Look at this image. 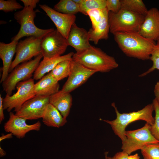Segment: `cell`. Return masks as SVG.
Listing matches in <instances>:
<instances>
[{"label":"cell","mask_w":159,"mask_h":159,"mask_svg":"<svg viewBox=\"0 0 159 159\" xmlns=\"http://www.w3.org/2000/svg\"><path fill=\"white\" fill-rule=\"evenodd\" d=\"M73 52L52 58L43 59L34 73L33 79L38 80L41 79L47 73L50 72L60 62L72 60Z\"/></svg>","instance_id":"cell-19"},{"label":"cell","mask_w":159,"mask_h":159,"mask_svg":"<svg viewBox=\"0 0 159 159\" xmlns=\"http://www.w3.org/2000/svg\"><path fill=\"white\" fill-rule=\"evenodd\" d=\"M59 86L49 72L34 84V91L36 95L50 97L59 91Z\"/></svg>","instance_id":"cell-18"},{"label":"cell","mask_w":159,"mask_h":159,"mask_svg":"<svg viewBox=\"0 0 159 159\" xmlns=\"http://www.w3.org/2000/svg\"><path fill=\"white\" fill-rule=\"evenodd\" d=\"M96 72L72 60L70 73L62 90L70 93L84 83Z\"/></svg>","instance_id":"cell-12"},{"label":"cell","mask_w":159,"mask_h":159,"mask_svg":"<svg viewBox=\"0 0 159 159\" xmlns=\"http://www.w3.org/2000/svg\"><path fill=\"white\" fill-rule=\"evenodd\" d=\"M141 150L144 159H159V143L147 145Z\"/></svg>","instance_id":"cell-27"},{"label":"cell","mask_w":159,"mask_h":159,"mask_svg":"<svg viewBox=\"0 0 159 159\" xmlns=\"http://www.w3.org/2000/svg\"><path fill=\"white\" fill-rule=\"evenodd\" d=\"M42 122L48 127L59 128L67 122L59 112L50 103L48 105L42 117Z\"/></svg>","instance_id":"cell-21"},{"label":"cell","mask_w":159,"mask_h":159,"mask_svg":"<svg viewBox=\"0 0 159 159\" xmlns=\"http://www.w3.org/2000/svg\"><path fill=\"white\" fill-rule=\"evenodd\" d=\"M53 9L58 12L67 14L75 15L80 12L79 5L73 0H60L54 5Z\"/></svg>","instance_id":"cell-24"},{"label":"cell","mask_w":159,"mask_h":159,"mask_svg":"<svg viewBox=\"0 0 159 159\" xmlns=\"http://www.w3.org/2000/svg\"><path fill=\"white\" fill-rule=\"evenodd\" d=\"M42 57L41 54L33 59L19 64L10 72L2 83L3 90L6 94L11 95L12 91L18 83L31 78Z\"/></svg>","instance_id":"cell-6"},{"label":"cell","mask_w":159,"mask_h":159,"mask_svg":"<svg viewBox=\"0 0 159 159\" xmlns=\"http://www.w3.org/2000/svg\"><path fill=\"white\" fill-rule=\"evenodd\" d=\"M18 41L13 40L9 43L0 42V58L3 62L2 74L0 83L3 82L7 77L12 62L13 56L16 53Z\"/></svg>","instance_id":"cell-17"},{"label":"cell","mask_w":159,"mask_h":159,"mask_svg":"<svg viewBox=\"0 0 159 159\" xmlns=\"http://www.w3.org/2000/svg\"><path fill=\"white\" fill-rule=\"evenodd\" d=\"M121 8L145 16L148 10L142 0H121Z\"/></svg>","instance_id":"cell-25"},{"label":"cell","mask_w":159,"mask_h":159,"mask_svg":"<svg viewBox=\"0 0 159 159\" xmlns=\"http://www.w3.org/2000/svg\"><path fill=\"white\" fill-rule=\"evenodd\" d=\"M6 155V152L2 148L1 146H0V157H3Z\"/></svg>","instance_id":"cell-39"},{"label":"cell","mask_w":159,"mask_h":159,"mask_svg":"<svg viewBox=\"0 0 159 159\" xmlns=\"http://www.w3.org/2000/svg\"><path fill=\"white\" fill-rule=\"evenodd\" d=\"M37 11L31 7H24L22 9L15 12L14 18L20 26L17 34L12 38V41H18L24 37L34 36L43 38L46 34L54 29H40L34 23Z\"/></svg>","instance_id":"cell-5"},{"label":"cell","mask_w":159,"mask_h":159,"mask_svg":"<svg viewBox=\"0 0 159 159\" xmlns=\"http://www.w3.org/2000/svg\"><path fill=\"white\" fill-rule=\"evenodd\" d=\"M42 38L32 36L18 42L16 56L11 66L9 72L20 63L29 61L33 57L41 54L40 45Z\"/></svg>","instance_id":"cell-10"},{"label":"cell","mask_w":159,"mask_h":159,"mask_svg":"<svg viewBox=\"0 0 159 159\" xmlns=\"http://www.w3.org/2000/svg\"><path fill=\"white\" fill-rule=\"evenodd\" d=\"M24 7L15 0H0V10L6 13L23 9Z\"/></svg>","instance_id":"cell-31"},{"label":"cell","mask_w":159,"mask_h":159,"mask_svg":"<svg viewBox=\"0 0 159 159\" xmlns=\"http://www.w3.org/2000/svg\"><path fill=\"white\" fill-rule=\"evenodd\" d=\"M105 159H107L105 157Z\"/></svg>","instance_id":"cell-40"},{"label":"cell","mask_w":159,"mask_h":159,"mask_svg":"<svg viewBox=\"0 0 159 159\" xmlns=\"http://www.w3.org/2000/svg\"><path fill=\"white\" fill-rule=\"evenodd\" d=\"M149 59L152 62V66L146 71L140 74L139 76V77L145 76L155 69L159 70V39L156 41V44Z\"/></svg>","instance_id":"cell-28"},{"label":"cell","mask_w":159,"mask_h":159,"mask_svg":"<svg viewBox=\"0 0 159 159\" xmlns=\"http://www.w3.org/2000/svg\"><path fill=\"white\" fill-rule=\"evenodd\" d=\"M49 103V97L36 95L24 103L15 114L26 120L42 118Z\"/></svg>","instance_id":"cell-11"},{"label":"cell","mask_w":159,"mask_h":159,"mask_svg":"<svg viewBox=\"0 0 159 159\" xmlns=\"http://www.w3.org/2000/svg\"><path fill=\"white\" fill-rule=\"evenodd\" d=\"M154 92L155 99L159 104V81L157 82L155 85Z\"/></svg>","instance_id":"cell-36"},{"label":"cell","mask_w":159,"mask_h":159,"mask_svg":"<svg viewBox=\"0 0 159 159\" xmlns=\"http://www.w3.org/2000/svg\"><path fill=\"white\" fill-rule=\"evenodd\" d=\"M106 8L108 12H118L121 9V0H106Z\"/></svg>","instance_id":"cell-32"},{"label":"cell","mask_w":159,"mask_h":159,"mask_svg":"<svg viewBox=\"0 0 159 159\" xmlns=\"http://www.w3.org/2000/svg\"><path fill=\"white\" fill-rule=\"evenodd\" d=\"M39 6L53 21L57 30L67 39L72 26L75 23V15L58 12L45 4H39Z\"/></svg>","instance_id":"cell-14"},{"label":"cell","mask_w":159,"mask_h":159,"mask_svg":"<svg viewBox=\"0 0 159 159\" xmlns=\"http://www.w3.org/2000/svg\"><path fill=\"white\" fill-rule=\"evenodd\" d=\"M68 46L67 39L57 29H54L41 40L40 47L43 59L62 56Z\"/></svg>","instance_id":"cell-9"},{"label":"cell","mask_w":159,"mask_h":159,"mask_svg":"<svg viewBox=\"0 0 159 159\" xmlns=\"http://www.w3.org/2000/svg\"><path fill=\"white\" fill-rule=\"evenodd\" d=\"M116 113V117L112 120H102L111 126L115 134L121 140L122 142L126 139L124 132L126 127L130 123L138 120H143L146 122L150 125L154 122V117L153 116V112L154 111L153 104L148 105L141 110L137 111H133L129 113H120L118 110L115 104H111Z\"/></svg>","instance_id":"cell-3"},{"label":"cell","mask_w":159,"mask_h":159,"mask_svg":"<svg viewBox=\"0 0 159 159\" xmlns=\"http://www.w3.org/2000/svg\"><path fill=\"white\" fill-rule=\"evenodd\" d=\"M89 39L88 32L78 26L75 23L72 26L67 39L68 46L72 47L76 52H79L90 47Z\"/></svg>","instance_id":"cell-16"},{"label":"cell","mask_w":159,"mask_h":159,"mask_svg":"<svg viewBox=\"0 0 159 159\" xmlns=\"http://www.w3.org/2000/svg\"><path fill=\"white\" fill-rule=\"evenodd\" d=\"M34 79L30 78L18 83L16 92L12 95L6 94L3 98L4 110L10 112L13 109L16 112L26 102L36 96L34 91Z\"/></svg>","instance_id":"cell-8"},{"label":"cell","mask_w":159,"mask_h":159,"mask_svg":"<svg viewBox=\"0 0 159 159\" xmlns=\"http://www.w3.org/2000/svg\"><path fill=\"white\" fill-rule=\"evenodd\" d=\"M26 120L11 112H9V120L4 124V130L6 132L11 133L19 139L24 138L26 134L30 131L40 130L41 125L39 121L28 125L26 123Z\"/></svg>","instance_id":"cell-13"},{"label":"cell","mask_w":159,"mask_h":159,"mask_svg":"<svg viewBox=\"0 0 159 159\" xmlns=\"http://www.w3.org/2000/svg\"><path fill=\"white\" fill-rule=\"evenodd\" d=\"M150 125L146 123L142 128L132 130L125 131V140L122 142L121 149L130 155L138 150H141L146 145L157 144L159 141L152 135Z\"/></svg>","instance_id":"cell-7"},{"label":"cell","mask_w":159,"mask_h":159,"mask_svg":"<svg viewBox=\"0 0 159 159\" xmlns=\"http://www.w3.org/2000/svg\"><path fill=\"white\" fill-rule=\"evenodd\" d=\"M139 33L144 37L156 41L159 39V10L152 8L145 16Z\"/></svg>","instance_id":"cell-15"},{"label":"cell","mask_w":159,"mask_h":159,"mask_svg":"<svg viewBox=\"0 0 159 159\" xmlns=\"http://www.w3.org/2000/svg\"><path fill=\"white\" fill-rule=\"evenodd\" d=\"M106 0H82L79 5L80 12L87 15L88 11L94 9L106 8Z\"/></svg>","instance_id":"cell-26"},{"label":"cell","mask_w":159,"mask_h":159,"mask_svg":"<svg viewBox=\"0 0 159 159\" xmlns=\"http://www.w3.org/2000/svg\"><path fill=\"white\" fill-rule=\"evenodd\" d=\"M110 31L113 34L117 32H138L145 16L121 9L117 12H108Z\"/></svg>","instance_id":"cell-4"},{"label":"cell","mask_w":159,"mask_h":159,"mask_svg":"<svg viewBox=\"0 0 159 159\" xmlns=\"http://www.w3.org/2000/svg\"><path fill=\"white\" fill-rule=\"evenodd\" d=\"M23 3L24 7H30L33 9L36 8L39 0H21Z\"/></svg>","instance_id":"cell-34"},{"label":"cell","mask_w":159,"mask_h":159,"mask_svg":"<svg viewBox=\"0 0 159 159\" xmlns=\"http://www.w3.org/2000/svg\"><path fill=\"white\" fill-rule=\"evenodd\" d=\"M155 112L154 122L150 125V130L153 136L159 141V104L155 98L153 101Z\"/></svg>","instance_id":"cell-30"},{"label":"cell","mask_w":159,"mask_h":159,"mask_svg":"<svg viewBox=\"0 0 159 159\" xmlns=\"http://www.w3.org/2000/svg\"><path fill=\"white\" fill-rule=\"evenodd\" d=\"M108 12H107L102 21L95 29H91L88 31L90 41L97 44L101 39H107L109 37L110 24L108 19Z\"/></svg>","instance_id":"cell-22"},{"label":"cell","mask_w":159,"mask_h":159,"mask_svg":"<svg viewBox=\"0 0 159 159\" xmlns=\"http://www.w3.org/2000/svg\"><path fill=\"white\" fill-rule=\"evenodd\" d=\"M13 135L11 133H9L6 135H3L0 137V141L5 139H11L13 137Z\"/></svg>","instance_id":"cell-37"},{"label":"cell","mask_w":159,"mask_h":159,"mask_svg":"<svg viewBox=\"0 0 159 159\" xmlns=\"http://www.w3.org/2000/svg\"><path fill=\"white\" fill-rule=\"evenodd\" d=\"M70 93L61 90L49 97V103L65 119L69 114L72 105V97Z\"/></svg>","instance_id":"cell-20"},{"label":"cell","mask_w":159,"mask_h":159,"mask_svg":"<svg viewBox=\"0 0 159 159\" xmlns=\"http://www.w3.org/2000/svg\"><path fill=\"white\" fill-rule=\"evenodd\" d=\"M107 12H108L106 8L92 9L87 11V15L89 16L91 22L92 28L94 29L98 26Z\"/></svg>","instance_id":"cell-29"},{"label":"cell","mask_w":159,"mask_h":159,"mask_svg":"<svg viewBox=\"0 0 159 159\" xmlns=\"http://www.w3.org/2000/svg\"><path fill=\"white\" fill-rule=\"evenodd\" d=\"M113 34L118 47L127 56L142 60L150 59L156 44L155 41L138 32H119Z\"/></svg>","instance_id":"cell-1"},{"label":"cell","mask_w":159,"mask_h":159,"mask_svg":"<svg viewBox=\"0 0 159 159\" xmlns=\"http://www.w3.org/2000/svg\"><path fill=\"white\" fill-rule=\"evenodd\" d=\"M72 60L96 72H108L118 66L113 57L92 45L85 50L74 53Z\"/></svg>","instance_id":"cell-2"},{"label":"cell","mask_w":159,"mask_h":159,"mask_svg":"<svg viewBox=\"0 0 159 159\" xmlns=\"http://www.w3.org/2000/svg\"><path fill=\"white\" fill-rule=\"evenodd\" d=\"M72 60L60 62L50 72L56 80L59 82L69 76L71 71Z\"/></svg>","instance_id":"cell-23"},{"label":"cell","mask_w":159,"mask_h":159,"mask_svg":"<svg viewBox=\"0 0 159 159\" xmlns=\"http://www.w3.org/2000/svg\"><path fill=\"white\" fill-rule=\"evenodd\" d=\"M4 107L3 105V98L2 97L1 94H0V122L1 123L4 119Z\"/></svg>","instance_id":"cell-35"},{"label":"cell","mask_w":159,"mask_h":159,"mask_svg":"<svg viewBox=\"0 0 159 159\" xmlns=\"http://www.w3.org/2000/svg\"><path fill=\"white\" fill-rule=\"evenodd\" d=\"M108 154L107 152L105 153V157L107 159H128L129 155L127 153L123 151L117 153L112 157L108 156Z\"/></svg>","instance_id":"cell-33"},{"label":"cell","mask_w":159,"mask_h":159,"mask_svg":"<svg viewBox=\"0 0 159 159\" xmlns=\"http://www.w3.org/2000/svg\"><path fill=\"white\" fill-rule=\"evenodd\" d=\"M128 159H140V157L138 153L134 155H129Z\"/></svg>","instance_id":"cell-38"}]
</instances>
